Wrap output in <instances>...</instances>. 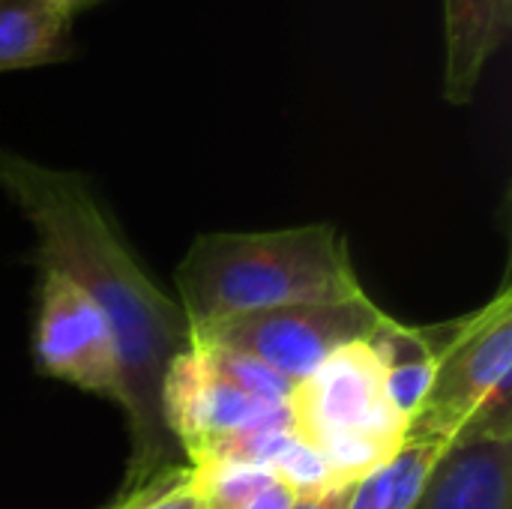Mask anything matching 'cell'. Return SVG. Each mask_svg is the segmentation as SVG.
<instances>
[{"label": "cell", "mask_w": 512, "mask_h": 509, "mask_svg": "<svg viewBox=\"0 0 512 509\" xmlns=\"http://www.w3.org/2000/svg\"><path fill=\"white\" fill-rule=\"evenodd\" d=\"M72 54V18L48 0H0V72L54 66Z\"/></svg>", "instance_id": "cell-10"}, {"label": "cell", "mask_w": 512, "mask_h": 509, "mask_svg": "<svg viewBox=\"0 0 512 509\" xmlns=\"http://www.w3.org/2000/svg\"><path fill=\"white\" fill-rule=\"evenodd\" d=\"M36 360L51 378L114 405L123 402L120 357L105 315L72 279L54 270H42Z\"/></svg>", "instance_id": "cell-7"}, {"label": "cell", "mask_w": 512, "mask_h": 509, "mask_svg": "<svg viewBox=\"0 0 512 509\" xmlns=\"http://www.w3.org/2000/svg\"><path fill=\"white\" fill-rule=\"evenodd\" d=\"M435 354L429 396L408 423L405 441L450 447L468 435L512 438V297L501 294L483 309L438 327H423Z\"/></svg>", "instance_id": "cell-3"}, {"label": "cell", "mask_w": 512, "mask_h": 509, "mask_svg": "<svg viewBox=\"0 0 512 509\" xmlns=\"http://www.w3.org/2000/svg\"><path fill=\"white\" fill-rule=\"evenodd\" d=\"M354 486H339V489H330V492L315 495V498H297L291 509H348L351 495H354Z\"/></svg>", "instance_id": "cell-17"}, {"label": "cell", "mask_w": 512, "mask_h": 509, "mask_svg": "<svg viewBox=\"0 0 512 509\" xmlns=\"http://www.w3.org/2000/svg\"><path fill=\"white\" fill-rule=\"evenodd\" d=\"M444 450L447 447L435 441H405L390 462L354 486L348 509H414L432 465Z\"/></svg>", "instance_id": "cell-12"}, {"label": "cell", "mask_w": 512, "mask_h": 509, "mask_svg": "<svg viewBox=\"0 0 512 509\" xmlns=\"http://www.w3.org/2000/svg\"><path fill=\"white\" fill-rule=\"evenodd\" d=\"M512 0H444V99L468 105L507 42Z\"/></svg>", "instance_id": "cell-9"}, {"label": "cell", "mask_w": 512, "mask_h": 509, "mask_svg": "<svg viewBox=\"0 0 512 509\" xmlns=\"http://www.w3.org/2000/svg\"><path fill=\"white\" fill-rule=\"evenodd\" d=\"M111 509H201L195 486H192V465L168 471L165 477L153 480L138 495L114 501Z\"/></svg>", "instance_id": "cell-15"}, {"label": "cell", "mask_w": 512, "mask_h": 509, "mask_svg": "<svg viewBox=\"0 0 512 509\" xmlns=\"http://www.w3.org/2000/svg\"><path fill=\"white\" fill-rule=\"evenodd\" d=\"M192 330L216 321L366 294L333 225L204 234L174 273Z\"/></svg>", "instance_id": "cell-2"}, {"label": "cell", "mask_w": 512, "mask_h": 509, "mask_svg": "<svg viewBox=\"0 0 512 509\" xmlns=\"http://www.w3.org/2000/svg\"><path fill=\"white\" fill-rule=\"evenodd\" d=\"M366 345L375 351L384 369V387L390 405L411 423L423 408L435 375V354L426 342L423 327L420 330L405 327L390 315H384L369 333Z\"/></svg>", "instance_id": "cell-11"}, {"label": "cell", "mask_w": 512, "mask_h": 509, "mask_svg": "<svg viewBox=\"0 0 512 509\" xmlns=\"http://www.w3.org/2000/svg\"><path fill=\"white\" fill-rule=\"evenodd\" d=\"M294 501H297V495H294L279 477H273V480L246 504V509H291L294 507Z\"/></svg>", "instance_id": "cell-16"}, {"label": "cell", "mask_w": 512, "mask_h": 509, "mask_svg": "<svg viewBox=\"0 0 512 509\" xmlns=\"http://www.w3.org/2000/svg\"><path fill=\"white\" fill-rule=\"evenodd\" d=\"M192 345L198 348V354L204 357L207 369L222 378L225 384L255 396V399H264V402H276V405H288L291 393H294V384L285 381L282 375H276L273 369H267L264 363L240 354V351H231V348H222V345H213V342H204V339H195L192 336Z\"/></svg>", "instance_id": "cell-13"}, {"label": "cell", "mask_w": 512, "mask_h": 509, "mask_svg": "<svg viewBox=\"0 0 512 509\" xmlns=\"http://www.w3.org/2000/svg\"><path fill=\"white\" fill-rule=\"evenodd\" d=\"M414 509H512V438L453 441L432 465Z\"/></svg>", "instance_id": "cell-8"}, {"label": "cell", "mask_w": 512, "mask_h": 509, "mask_svg": "<svg viewBox=\"0 0 512 509\" xmlns=\"http://www.w3.org/2000/svg\"><path fill=\"white\" fill-rule=\"evenodd\" d=\"M270 471L297 495V498H315L324 495L330 489H339L342 483L336 480V474L330 471V465L300 438H291L279 456L273 459Z\"/></svg>", "instance_id": "cell-14"}, {"label": "cell", "mask_w": 512, "mask_h": 509, "mask_svg": "<svg viewBox=\"0 0 512 509\" xmlns=\"http://www.w3.org/2000/svg\"><path fill=\"white\" fill-rule=\"evenodd\" d=\"M384 312L369 294L336 303H300L192 330L195 339L240 351L294 387L315 375L336 351L366 342Z\"/></svg>", "instance_id": "cell-5"}, {"label": "cell", "mask_w": 512, "mask_h": 509, "mask_svg": "<svg viewBox=\"0 0 512 509\" xmlns=\"http://www.w3.org/2000/svg\"><path fill=\"white\" fill-rule=\"evenodd\" d=\"M291 432L309 444L342 486L390 462L408 435V420L390 405L384 369L366 342L336 351L288 399Z\"/></svg>", "instance_id": "cell-4"}, {"label": "cell", "mask_w": 512, "mask_h": 509, "mask_svg": "<svg viewBox=\"0 0 512 509\" xmlns=\"http://www.w3.org/2000/svg\"><path fill=\"white\" fill-rule=\"evenodd\" d=\"M57 12H63L66 18H75L78 12H84V9H90V6H96V3H102V0H48Z\"/></svg>", "instance_id": "cell-18"}, {"label": "cell", "mask_w": 512, "mask_h": 509, "mask_svg": "<svg viewBox=\"0 0 512 509\" xmlns=\"http://www.w3.org/2000/svg\"><path fill=\"white\" fill-rule=\"evenodd\" d=\"M0 189L33 228L39 267L72 279L114 333L123 378L120 408L129 432V462L117 501L138 495L180 468V447L162 420V384L174 357L192 348V327L132 258L87 177L0 147Z\"/></svg>", "instance_id": "cell-1"}, {"label": "cell", "mask_w": 512, "mask_h": 509, "mask_svg": "<svg viewBox=\"0 0 512 509\" xmlns=\"http://www.w3.org/2000/svg\"><path fill=\"white\" fill-rule=\"evenodd\" d=\"M162 420L192 465L210 459L222 444L246 432L291 423L288 405L255 399L216 378L195 345L168 366L162 384Z\"/></svg>", "instance_id": "cell-6"}]
</instances>
